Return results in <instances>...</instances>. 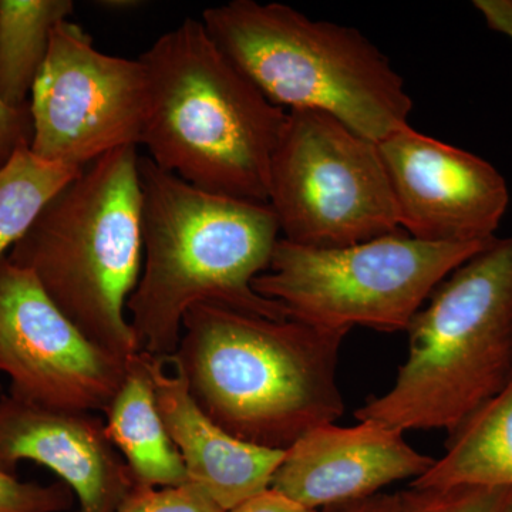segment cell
<instances>
[{
	"label": "cell",
	"mask_w": 512,
	"mask_h": 512,
	"mask_svg": "<svg viewBox=\"0 0 512 512\" xmlns=\"http://www.w3.org/2000/svg\"><path fill=\"white\" fill-rule=\"evenodd\" d=\"M348 333L197 303L185 313L177 350L164 360L221 429L286 451L345 412L336 370Z\"/></svg>",
	"instance_id": "6da1fadb"
},
{
	"label": "cell",
	"mask_w": 512,
	"mask_h": 512,
	"mask_svg": "<svg viewBox=\"0 0 512 512\" xmlns=\"http://www.w3.org/2000/svg\"><path fill=\"white\" fill-rule=\"evenodd\" d=\"M140 180L144 262L127 302L138 352L173 356L185 313L197 303L291 318L281 303L252 288L281 239L268 202L201 190L150 158H140Z\"/></svg>",
	"instance_id": "7a4b0ae2"
},
{
	"label": "cell",
	"mask_w": 512,
	"mask_h": 512,
	"mask_svg": "<svg viewBox=\"0 0 512 512\" xmlns=\"http://www.w3.org/2000/svg\"><path fill=\"white\" fill-rule=\"evenodd\" d=\"M148 114L141 144L161 170L204 191L268 202L286 110L275 106L185 19L140 57Z\"/></svg>",
	"instance_id": "3957f363"
},
{
	"label": "cell",
	"mask_w": 512,
	"mask_h": 512,
	"mask_svg": "<svg viewBox=\"0 0 512 512\" xmlns=\"http://www.w3.org/2000/svg\"><path fill=\"white\" fill-rule=\"evenodd\" d=\"M140 158L130 146L87 165L6 255L86 338L126 360L138 353L126 313L143 268Z\"/></svg>",
	"instance_id": "277c9868"
},
{
	"label": "cell",
	"mask_w": 512,
	"mask_h": 512,
	"mask_svg": "<svg viewBox=\"0 0 512 512\" xmlns=\"http://www.w3.org/2000/svg\"><path fill=\"white\" fill-rule=\"evenodd\" d=\"M393 386L356 412L390 429L456 431L512 373V235L444 279L406 330Z\"/></svg>",
	"instance_id": "5b68a950"
},
{
	"label": "cell",
	"mask_w": 512,
	"mask_h": 512,
	"mask_svg": "<svg viewBox=\"0 0 512 512\" xmlns=\"http://www.w3.org/2000/svg\"><path fill=\"white\" fill-rule=\"evenodd\" d=\"M201 22L281 109L322 111L376 144L410 126L413 100L402 76L355 28L255 0L205 9Z\"/></svg>",
	"instance_id": "8992f818"
},
{
	"label": "cell",
	"mask_w": 512,
	"mask_h": 512,
	"mask_svg": "<svg viewBox=\"0 0 512 512\" xmlns=\"http://www.w3.org/2000/svg\"><path fill=\"white\" fill-rule=\"evenodd\" d=\"M494 239L431 244L397 229L349 247L308 248L281 238L252 288L311 325L402 332L437 286Z\"/></svg>",
	"instance_id": "52a82bcc"
},
{
	"label": "cell",
	"mask_w": 512,
	"mask_h": 512,
	"mask_svg": "<svg viewBox=\"0 0 512 512\" xmlns=\"http://www.w3.org/2000/svg\"><path fill=\"white\" fill-rule=\"evenodd\" d=\"M268 204L282 239L301 247H349L400 229L379 146L322 111H286Z\"/></svg>",
	"instance_id": "ba28073f"
},
{
	"label": "cell",
	"mask_w": 512,
	"mask_h": 512,
	"mask_svg": "<svg viewBox=\"0 0 512 512\" xmlns=\"http://www.w3.org/2000/svg\"><path fill=\"white\" fill-rule=\"evenodd\" d=\"M30 151L84 170L119 148L140 146L148 114L141 60L100 52L76 23H59L29 99Z\"/></svg>",
	"instance_id": "9c48e42d"
},
{
	"label": "cell",
	"mask_w": 512,
	"mask_h": 512,
	"mask_svg": "<svg viewBox=\"0 0 512 512\" xmlns=\"http://www.w3.org/2000/svg\"><path fill=\"white\" fill-rule=\"evenodd\" d=\"M127 360L101 349L67 319L35 276L0 259V373L10 394L56 409L106 412Z\"/></svg>",
	"instance_id": "30bf717a"
},
{
	"label": "cell",
	"mask_w": 512,
	"mask_h": 512,
	"mask_svg": "<svg viewBox=\"0 0 512 512\" xmlns=\"http://www.w3.org/2000/svg\"><path fill=\"white\" fill-rule=\"evenodd\" d=\"M377 146L404 232L431 244L495 238L510 192L493 164L410 126Z\"/></svg>",
	"instance_id": "8fae6325"
},
{
	"label": "cell",
	"mask_w": 512,
	"mask_h": 512,
	"mask_svg": "<svg viewBox=\"0 0 512 512\" xmlns=\"http://www.w3.org/2000/svg\"><path fill=\"white\" fill-rule=\"evenodd\" d=\"M22 461L52 470L79 500L77 512H117L136 481L90 412L0 397V470L16 476Z\"/></svg>",
	"instance_id": "7c38bea8"
},
{
	"label": "cell",
	"mask_w": 512,
	"mask_h": 512,
	"mask_svg": "<svg viewBox=\"0 0 512 512\" xmlns=\"http://www.w3.org/2000/svg\"><path fill=\"white\" fill-rule=\"evenodd\" d=\"M434 458L414 450L404 433L375 421L319 427L285 451L271 490L320 511L380 494L396 483L423 476Z\"/></svg>",
	"instance_id": "4fadbf2b"
},
{
	"label": "cell",
	"mask_w": 512,
	"mask_h": 512,
	"mask_svg": "<svg viewBox=\"0 0 512 512\" xmlns=\"http://www.w3.org/2000/svg\"><path fill=\"white\" fill-rule=\"evenodd\" d=\"M158 412L183 458L188 483L198 485L225 511L269 490L285 451L235 439L207 416L180 373L151 356Z\"/></svg>",
	"instance_id": "5bb4252c"
},
{
	"label": "cell",
	"mask_w": 512,
	"mask_h": 512,
	"mask_svg": "<svg viewBox=\"0 0 512 512\" xmlns=\"http://www.w3.org/2000/svg\"><path fill=\"white\" fill-rule=\"evenodd\" d=\"M104 413L107 434L136 484L164 488L188 483L183 458L158 412L150 355L128 357L123 384Z\"/></svg>",
	"instance_id": "9a60e30c"
},
{
	"label": "cell",
	"mask_w": 512,
	"mask_h": 512,
	"mask_svg": "<svg viewBox=\"0 0 512 512\" xmlns=\"http://www.w3.org/2000/svg\"><path fill=\"white\" fill-rule=\"evenodd\" d=\"M446 450L412 488H512V373L500 393L448 434Z\"/></svg>",
	"instance_id": "2e32d148"
},
{
	"label": "cell",
	"mask_w": 512,
	"mask_h": 512,
	"mask_svg": "<svg viewBox=\"0 0 512 512\" xmlns=\"http://www.w3.org/2000/svg\"><path fill=\"white\" fill-rule=\"evenodd\" d=\"M72 0H0V99L28 106L53 30L73 15Z\"/></svg>",
	"instance_id": "e0dca14e"
},
{
	"label": "cell",
	"mask_w": 512,
	"mask_h": 512,
	"mask_svg": "<svg viewBox=\"0 0 512 512\" xmlns=\"http://www.w3.org/2000/svg\"><path fill=\"white\" fill-rule=\"evenodd\" d=\"M82 170L49 163L22 147L0 170V259L25 237L47 204Z\"/></svg>",
	"instance_id": "ac0fdd59"
},
{
	"label": "cell",
	"mask_w": 512,
	"mask_h": 512,
	"mask_svg": "<svg viewBox=\"0 0 512 512\" xmlns=\"http://www.w3.org/2000/svg\"><path fill=\"white\" fill-rule=\"evenodd\" d=\"M512 488L456 487L404 491L409 512H503Z\"/></svg>",
	"instance_id": "d6986e66"
},
{
	"label": "cell",
	"mask_w": 512,
	"mask_h": 512,
	"mask_svg": "<svg viewBox=\"0 0 512 512\" xmlns=\"http://www.w3.org/2000/svg\"><path fill=\"white\" fill-rule=\"evenodd\" d=\"M73 501V491L62 481H20L18 476L0 470V512H66L73 507Z\"/></svg>",
	"instance_id": "ffe728a7"
},
{
	"label": "cell",
	"mask_w": 512,
	"mask_h": 512,
	"mask_svg": "<svg viewBox=\"0 0 512 512\" xmlns=\"http://www.w3.org/2000/svg\"><path fill=\"white\" fill-rule=\"evenodd\" d=\"M117 512H227L192 483L177 487L134 485Z\"/></svg>",
	"instance_id": "44dd1931"
},
{
	"label": "cell",
	"mask_w": 512,
	"mask_h": 512,
	"mask_svg": "<svg viewBox=\"0 0 512 512\" xmlns=\"http://www.w3.org/2000/svg\"><path fill=\"white\" fill-rule=\"evenodd\" d=\"M33 136L30 106L12 107L0 99V170L22 147H30Z\"/></svg>",
	"instance_id": "7402d4cb"
},
{
	"label": "cell",
	"mask_w": 512,
	"mask_h": 512,
	"mask_svg": "<svg viewBox=\"0 0 512 512\" xmlns=\"http://www.w3.org/2000/svg\"><path fill=\"white\" fill-rule=\"evenodd\" d=\"M319 512H409L404 491L396 494H376L352 503L332 505Z\"/></svg>",
	"instance_id": "603a6c76"
},
{
	"label": "cell",
	"mask_w": 512,
	"mask_h": 512,
	"mask_svg": "<svg viewBox=\"0 0 512 512\" xmlns=\"http://www.w3.org/2000/svg\"><path fill=\"white\" fill-rule=\"evenodd\" d=\"M228 512H319L309 510L302 505L293 503L284 495L269 490L249 498L245 503L239 504L234 510Z\"/></svg>",
	"instance_id": "cb8c5ba5"
},
{
	"label": "cell",
	"mask_w": 512,
	"mask_h": 512,
	"mask_svg": "<svg viewBox=\"0 0 512 512\" xmlns=\"http://www.w3.org/2000/svg\"><path fill=\"white\" fill-rule=\"evenodd\" d=\"M473 5L484 16L488 28L512 39V0H474Z\"/></svg>",
	"instance_id": "d4e9b609"
},
{
	"label": "cell",
	"mask_w": 512,
	"mask_h": 512,
	"mask_svg": "<svg viewBox=\"0 0 512 512\" xmlns=\"http://www.w3.org/2000/svg\"><path fill=\"white\" fill-rule=\"evenodd\" d=\"M103 5H110L106 6V8H110L113 10H126V9H134L137 8L138 3L137 2H103Z\"/></svg>",
	"instance_id": "484cf974"
},
{
	"label": "cell",
	"mask_w": 512,
	"mask_h": 512,
	"mask_svg": "<svg viewBox=\"0 0 512 512\" xmlns=\"http://www.w3.org/2000/svg\"><path fill=\"white\" fill-rule=\"evenodd\" d=\"M503 512H512V494H511L510 500H508L507 505H505Z\"/></svg>",
	"instance_id": "4316f807"
}]
</instances>
